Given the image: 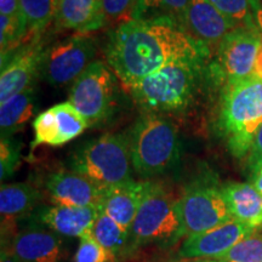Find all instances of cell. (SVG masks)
<instances>
[{"label":"cell","instance_id":"35","mask_svg":"<svg viewBox=\"0 0 262 262\" xmlns=\"http://www.w3.org/2000/svg\"><path fill=\"white\" fill-rule=\"evenodd\" d=\"M251 185L262 194V166L256 172L253 173V182H251Z\"/></svg>","mask_w":262,"mask_h":262},{"label":"cell","instance_id":"6","mask_svg":"<svg viewBox=\"0 0 262 262\" xmlns=\"http://www.w3.org/2000/svg\"><path fill=\"white\" fill-rule=\"evenodd\" d=\"M68 166L104 188L129 182L133 179L130 140L126 134H104L80 146Z\"/></svg>","mask_w":262,"mask_h":262},{"label":"cell","instance_id":"31","mask_svg":"<svg viewBox=\"0 0 262 262\" xmlns=\"http://www.w3.org/2000/svg\"><path fill=\"white\" fill-rule=\"evenodd\" d=\"M136 2L137 0H102V9L107 24L119 22L126 16H129L130 19Z\"/></svg>","mask_w":262,"mask_h":262},{"label":"cell","instance_id":"7","mask_svg":"<svg viewBox=\"0 0 262 262\" xmlns=\"http://www.w3.org/2000/svg\"><path fill=\"white\" fill-rule=\"evenodd\" d=\"M118 77L107 62L94 61L72 84L68 101L91 125L112 116L118 100Z\"/></svg>","mask_w":262,"mask_h":262},{"label":"cell","instance_id":"17","mask_svg":"<svg viewBox=\"0 0 262 262\" xmlns=\"http://www.w3.org/2000/svg\"><path fill=\"white\" fill-rule=\"evenodd\" d=\"M100 210L96 208H78L54 204L37 212V221L55 233L64 237L81 238L90 233Z\"/></svg>","mask_w":262,"mask_h":262},{"label":"cell","instance_id":"16","mask_svg":"<svg viewBox=\"0 0 262 262\" xmlns=\"http://www.w3.org/2000/svg\"><path fill=\"white\" fill-rule=\"evenodd\" d=\"M10 250L18 262H61V235L41 226L22 229L12 239Z\"/></svg>","mask_w":262,"mask_h":262},{"label":"cell","instance_id":"15","mask_svg":"<svg viewBox=\"0 0 262 262\" xmlns=\"http://www.w3.org/2000/svg\"><path fill=\"white\" fill-rule=\"evenodd\" d=\"M181 26L196 41L205 47H217L238 24L219 11L210 0H191Z\"/></svg>","mask_w":262,"mask_h":262},{"label":"cell","instance_id":"33","mask_svg":"<svg viewBox=\"0 0 262 262\" xmlns=\"http://www.w3.org/2000/svg\"><path fill=\"white\" fill-rule=\"evenodd\" d=\"M0 15L17 17L21 15L19 0H0Z\"/></svg>","mask_w":262,"mask_h":262},{"label":"cell","instance_id":"30","mask_svg":"<svg viewBox=\"0 0 262 262\" xmlns=\"http://www.w3.org/2000/svg\"><path fill=\"white\" fill-rule=\"evenodd\" d=\"M211 4L239 26L251 24L250 0H210Z\"/></svg>","mask_w":262,"mask_h":262},{"label":"cell","instance_id":"27","mask_svg":"<svg viewBox=\"0 0 262 262\" xmlns=\"http://www.w3.org/2000/svg\"><path fill=\"white\" fill-rule=\"evenodd\" d=\"M27 35V26L22 16L0 15V44H2V58L8 56L9 51L14 50L21 44Z\"/></svg>","mask_w":262,"mask_h":262},{"label":"cell","instance_id":"21","mask_svg":"<svg viewBox=\"0 0 262 262\" xmlns=\"http://www.w3.org/2000/svg\"><path fill=\"white\" fill-rule=\"evenodd\" d=\"M38 107L37 91L28 88L0 103V133L2 137L14 136L34 116Z\"/></svg>","mask_w":262,"mask_h":262},{"label":"cell","instance_id":"10","mask_svg":"<svg viewBox=\"0 0 262 262\" xmlns=\"http://www.w3.org/2000/svg\"><path fill=\"white\" fill-rule=\"evenodd\" d=\"M262 42L254 22L238 26L224 38L217 48L216 74L226 83L254 75L255 64Z\"/></svg>","mask_w":262,"mask_h":262},{"label":"cell","instance_id":"34","mask_svg":"<svg viewBox=\"0 0 262 262\" xmlns=\"http://www.w3.org/2000/svg\"><path fill=\"white\" fill-rule=\"evenodd\" d=\"M250 9H251V17L255 26V29L260 35L262 42V3L261 0H250Z\"/></svg>","mask_w":262,"mask_h":262},{"label":"cell","instance_id":"18","mask_svg":"<svg viewBox=\"0 0 262 262\" xmlns=\"http://www.w3.org/2000/svg\"><path fill=\"white\" fill-rule=\"evenodd\" d=\"M55 24L79 34L101 29L107 25L102 0H57Z\"/></svg>","mask_w":262,"mask_h":262},{"label":"cell","instance_id":"1","mask_svg":"<svg viewBox=\"0 0 262 262\" xmlns=\"http://www.w3.org/2000/svg\"><path fill=\"white\" fill-rule=\"evenodd\" d=\"M210 55L211 49L171 17L124 21L110 32L104 49L108 66L125 90L173 62L205 64Z\"/></svg>","mask_w":262,"mask_h":262},{"label":"cell","instance_id":"11","mask_svg":"<svg viewBox=\"0 0 262 262\" xmlns=\"http://www.w3.org/2000/svg\"><path fill=\"white\" fill-rule=\"evenodd\" d=\"M40 37L41 34L31 38L27 44L16 49L14 55L2 60L0 103L34 86L35 79L40 75L42 60L48 48Z\"/></svg>","mask_w":262,"mask_h":262},{"label":"cell","instance_id":"25","mask_svg":"<svg viewBox=\"0 0 262 262\" xmlns=\"http://www.w3.org/2000/svg\"><path fill=\"white\" fill-rule=\"evenodd\" d=\"M191 0H137L130 19L171 17L181 24Z\"/></svg>","mask_w":262,"mask_h":262},{"label":"cell","instance_id":"8","mask_svg":"<svg viewBox=\"0 0 262 262\" xmlns=\"http://www.w3.org/2000/svg\"><path fill=\"white\" fill-rule=\"evenodd\" d=\"M180 198L185 238L210 231L232 219L222 188L210 179L192 182Z\"/></svg>","mask_w":262,"mask_h":262},{"label":"cell","instance_id":"29","mask_svg":"<svg viewBox=\"0 0 262 262\" xmlns=\"http://www.w3.org/2000/svg\"><path fill=\"white\" fill-rule=\"evenodd\" d=\"M116 256L98 244L90 233L79 238L74 262H114Z\"/></svg>","mask_w":262,"mask_h":262},{"label":"cell","instance_id":"23","mask_svg":"<svg viewBox=\"0 0 262 262\" xmlns=\"http://www.w3.org/2000/svg\"><path fill=\"white\" fill-rule=\"evenodd\" d=\"M90 234L98 244L116 257L129 254V231L110 217L106 212H98L90 229Z\"/></svg>","mask_w":262,"mask_h":262},{"label":"cell","instance_id":"38","mask_svg":"<svg viewBox=\"0 0 262 262\" xmlns=\"http://www.w3.org/2000/svg\"><path fill=\"white\" fill-rule=\"evenodd\" d=\"M193 262H222V261L216 260V258H201V260L193 261Z\"/></svg>","mask_w":262,"mask_h":262},{"label":"cell","instance_id":"12","mask_svg":"<svg viewBox=\"0 0 262 262\" xmlns=\"http://www.w3.org/2000/svg\"><path fill=\"white\" fill-rule=\"evenodd\" d=\"M91 124L70 101L52 106L33 120V152L39 146H63L84 133Z\"/></svg>","mask_w":262,"mask_h":262},{"label":"cell","instance_id":"20","mask_svg":"<svg viewBox=\"0 0 262 262\" xmlns=\"http://www.w3.org/2000/svg\"><path fill=\"white\" fill-rule=\"evenodd\" d=\"M222 192L232 219L254 229L262 228V194L251 183H228Z\"/></svg>","mask_w":262,"mask_h":262},{"label":"cell","instance_id":"32","mask_svg":"<svg viewBox=\"0 0 262 262\" xmlns=\"http://www.w3.org/2000/svg\"><path fill=\"white\" fill-rule=\"evenodd\" d=\"M248 166L251 173L256 172L262 166V125L255 135L253 146L248 155Z\"/></svg>","mask_w":262,"mask_h":262},{"label":"cell","instance_id":"28","mask_svg":"<svg viewBox=\"0 0 262 262\" xmlns=\"http://www.w3.org/2000/svg\"><path fill=\"white\" fill-rule=\"evenodd\" d=\"M21 158V143L14 136L2 137L0 142V179L5 180L14 175L19 165Z\"/></svg>","mask_w":262,"mask_h":262},{"label":"cell","instance_id":"4","mask_svg":"<svg viewBox=\"0 0 262 262\" xmlns=\"http://www.w3.org/2000/svg\"><path fill=\"white\" fill-rule=\"evenodd\" d=\"M129 140L133 168L143 179L170 171L181 157L178 126L160 114L141 116L130 131Z\"/></svg>","mask_w":262,"mask_h":262},{"label":"cell","instance_id":"36","mask_svg":"<svg viewBox=\"0 0 262 262\" xmlns=\"http://www.w3.org/2000/svg\"><path fill=\"white\" fill-rule=\"evenodd\" d=\"M0 262H18V260L14 256V254L11 253V250L8 247L5 249H2V258H0Z\"/></svg>","mask_w":262,"mask_h":262},{"label":"cell","instance_id":"26","mask_svg":"<svg viewBox=\"0 0 262 262\" xmlns=\"http://www.w3.org/2000/svg\"><path fill=\"white\" fill-rule=\"evenodd\" d=\"M262 228L242 239L231 250L216 260L222 262H262Z\"/></svg>","mask_w":262,"mask_h":262},{"label":"cell","instance_id":"19","mask_svg":"<svg viewBox=\"0 0 262 262\" xmlns=\"http://www.w3.org/2000/svg\"><path fill=\"white\" fill-rule=\"evenodd\" d=\"M146 188L147 181L135 180L107 188L100 211L106 212L122 227L130 231Z\"/></svg>","mask_w":262,"mask_h":262},{"label":"cell","instance_id":"13","mask_svg":"<svg viewBox=\"0 0 262 262\" xmlns=\"http://www.w3.org/2000/svg\"><path fill=\"white\" fill-rule=\"evenodd\" d=\"M45 187L55 204L96 208L100 210L107 188L73 170H58L45 181Z\"/></svg>","mask_w":262,"mask_h":262},{"label":"cell","instance_id":"2","mask_svg":"<svg viewBox=\"0 0 262 262\" xmlns=\"http://www.w3.org/2000/svg\"><path fill=\"white\" fill-rule=\"evenodd\" d=\"M262 125V79L256 75L226 83L220 98L217 126L231 155L242 159Z\"/></svg>","mask_w":262,"mask_h":262},{"label":"cell","instance_id":"37","mask_svg":"<svg viewBox=\"0 0 262 262\" xmlns=\"http://www.w3.org/2000/svg\"><path fill=\"white\" fill-rule=\"evenodd\" d=\"M254 75H256L257 78L262 79V45H261L260 51H258V55H257L256 64H255V70H254Z\"/></svg>","mask_w":262,"mask_h":262},{"label":"cell","instance_id":"24","mask_svg":"<svg viewBox=\"0 0 262 262\" xmlns=\"http://www.w3.org/2000/svg\"><path fill=\"white\" fill-rule=\"evenodd\" d=\"M21 15L27 26V35L35 37L55 19L57 0H19Z\"/></svg>","mask_w":262,"mask_h":262},{"label":"cell","instance_id":"3","mask_svg":"<svg viewBox=\"0 0 262 262\" xmlns=\"http://www.w3.org/2000/svg\"><path fill=\"white\" fill-rule=\"evenodd\" d=\"M202 63L173 62L137 81L129 89L134 101L146 113H182L198 93Z\"/></svg>","mask_w":262,"mask_h":262},{"label":"cell","instance_id":"9","mask_svg":"<svg viewBox=\"0 0 262 262\" xmlns=\"http://www.w3.org/2000/svg\"><path fill=\"white\" fill-rule=\"evenodd\" d=\"M97 45L94 38L77 34L47 48L40 77L54 86L73 84L94 62Z\"/></svg>","mask_w":262,"mask_h":262},{"label":"cell","instance_id":"14","mask_svg":"<svg viewBox=\"0 0 262 262\" xmlns=\"http://www.w3.org/2000/svg\"><path fill=\"white\" fill-rule=\"evenodd\" d=\"M255 231L234 219L225 222L210 231L188 235L180 247L179 255L182 258H217L231 250L242 239Z\"/></svg>","mask_w":262,"mask_h":262},{"label":"cell","instance_id":"22","mask_svg":"<svg viewBox=\"0 0 262 262\" xmlns=\"http://www.w3.org/2000/svg\"><path fill=\"white\" fill-rule=\"evenodd\" d=\"M40 199V192L29 183H3L0 188L2 221L16 220L29 214L34 210Z\"/></svg>","mask_w":262,"mask_h":262},{"label":"cell","instance_id":"5","mask_svg":"<svg viewBox=\"0 0 262 262\" xmlns=\"http://www.w3.org/2000/svg\"><path fill=\"white\" fill-rule=\"evenodd\" d=\"M185 238L181 198L159 183L147 181V188L129 231V254L147 245L176 244Z\"/></svg>","mask_w":262,"mask_h":262}]
</instances>
